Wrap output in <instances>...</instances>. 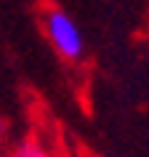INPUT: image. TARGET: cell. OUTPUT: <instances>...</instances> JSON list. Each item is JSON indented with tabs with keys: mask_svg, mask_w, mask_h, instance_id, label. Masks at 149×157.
I'll use <instances>...</instances> for the list:
<instances>
[{
	"mask_svg": "<svg viewBox=\"0 0 149 157\" xmlns=\"http://www.w3.org/2000/svg\"><path fill=\"white\" fill-rule=\"evenodd\" d=\"M45 32H48V40L53 43V48L64 59L74 61L83 56V32L64 11H51L45 16Z\"/></svg>",
	"mask_w": 149,
	"mask_h": 157,
	"instance_id": "obj_1",
	"label": "cell"
},
{
	"mask_svg": "<svg viewBox=\"0 0 149 157\" xmlns=\"http://www.w3.org/2000/svg\"><path fill=\"white\" fill-rule=\"evenodd\" d=\"M11 157H51V155L40 147V144H32V141H29V144H21V147H16V152H13Z\"/></svg>",
	"mask_w": 149,
	"mask_h": 157,
	"instance_id": "obj_2",
	"label": "cell"
}]
</instances>
